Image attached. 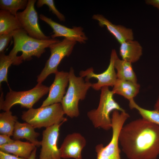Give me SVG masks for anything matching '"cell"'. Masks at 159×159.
Instances as JSON below:
<instances>
[{
    "instance_id": "obj_23",
    "label": "cell",
    "mask_w": 159,
    "mask_h": 159,
    "mask_svg": "<svg viewBox=\"0 0 159 159\" xmlns=\"http://www.w3.org/2000/svg\"><path fill=\"white\" fill-rule=\"evenodd\" d=\"M27 0H0L1 10L8 11L16 16L19 10H24L28 3Z\"/></svg>"
},
{
    "instance_id": "obj_3",
    "label": "cell",
    "mask_w": 159,
    "mask_h": 159,
    "mask_svg": "<svg viewBox=\"0 0 159 159\" xmlns=\"http://www.w3.org/2000/svg\"><path fill=\"white\" fill-rule=\"evenodd\" d=\"M69 78L68 89L61 103L65 114L72 118L79 115V102L85 99L92 83L84 80L83 77L76 76L72 67L69 72Z\"/></svg>"
},
{
    "instance_id": "obj_7",
    "label": "cell",
    "mask_w": 159,
    "mask_h": 159,
    "mask_svg": "<svg viewBox=\"0 0 159 159\" xmlns=\"http://www.w3.org/2000/svg\"><path fill=\"white\" fill-rule=\"evenodd\" d=\"M128 118L127 115L123 112L115 111L111 115L112 135L108 144L104 146L102 144L95 148L97 159H121L120 150L119 147V136L121 129Z\"/></svg>"
},
{
    "instance_id": "obj_18",
    "label": "cell",
    "mask_w": 159,
    "mask_h": 159,
    "mask_svg": "<svg viewBox=\"0 0 159 159\" xmlns=\"http://www.w3.org/2000/svg\"><path fill=\"white\" fill-rule=\"evenodd\" d=\"M36 147L31 143L15 140L10 144L0 146V150L28 159Z\"/></svg>"
},
{
    "instance_id": "obj_19",
    "label": "cell",
    "mask_w": 159,
    "mask_h": 159,
    "mask_svg": "<svg viewBox=\"0 0 159 159\" xmlns=\"http://www.w3.org/2000/svg\"><path fill=\"white\" fill-rule=\"evenodd\" d=\"M140 87L137 83L117 79L112 91L114 94L121 95L129 101L138 94Z\"/></svg>"
},
{
    "instance_id": "obj_15",
    "label": "cell",
    "mask_w": 159,
    "mask_h": 159,
    "mask_svg": "<svg viewBox=\"0 0 159 159\" xmlns=\"http://www.w3.org/2000/svg\"><path fill=\"white\" fill-rule=\"evenodd\" d=\"M92 18L98 21L100 26H106L120 44L128 40H134L133 32L131 29L121 25L113 24L101 14H94Z\"/></svg>"
},
{
    "instance_id": "obj_8",
    "label": "cell",
    "mask_w": 159,
    "mask_h": 159,
    "mask_svg": "<svg viewBox=\"0 0 159 159\" xmlns=\"http://www.w3.org/2000/svg\"><path fill=\"white\" fill-rule=\"evenodd\" d=\"M76 43L64 38L50 45L49 48L51 54L44 68L37 77L38 83H42L49 75L58 71L57 68L60 62L65 57L70 55Z\"/></svg>"
},
{
    "instance_id": "obj_27",
    "label": "cell",
    "mask_w": 159,
    "mask_h": 159,
    "mask_svg": "<svg viewBox=\"0 0 159 159\" xmlns=\"http://www.w3.org/2000/svg\"><path fill=\"white\" fill-rule=\"evenodd\" d=\"M13 38V32L0 34V54L4 51Z\"/></svg>"
},
{
    "instance_id": "obj_4",
    "label": "cell",
    "mask_w": 159,
    "mask_h": 159,
    "mask_svg": "<svg viewBox=\"0 0 159 159\" xmlns=\"http://www.w3.org/2000/svg\"><path fill=\"white\" fill-rule=\"evenodd\" d=\"M64 114L61 103H57L37 109H29L22 112L21 118L35 128H47L67 121Z\"/></svg>"
},
{
    "instance_id": "obj_14",
    "label": "cell",
    "mask_w": 159,
    "mask_h": 159,
    "mask_svg": "<svg viewBox=\"0 0 159 159\" xmlns=\"http://www.w3.org/2000/svg\"><path fill=\"white\" fill-rule=\"evenodd\" d=\"M69 82V72L61 71L55 73L54 80L49 87L48 96L41 107L61 103L66 93V89Z\"/></svg>"
},
{
    "instance_id": "obj_1",
    "label": "cell",
    "mask_w": 159,
    "mask_h": 159,
    "mask_svg": "<svg viewBox=\"0 0 159 159\" xmlns=\"http://www.w3.org/2000/svg\"><path fill=\"white\" fill-rule=\"evenodd\" d=\"M128 159H156L159 155V125L143 118L123 125L119 136Z\"/></svg>"
},
{
    "instance_id": "obj_30",
    "label": "cell",
    "mask_w": 159,
    "mask_h": 159,
    "mask_svg": "<svg viewBox=\"0 0 159 159\" xmlns=\"http://www.w3.org/2000/svg\"><path fill=\"white\" fill-rule=\"evenodd\" d=\"M145 1L146 4L152 5L159 9V0H146Z\"/></svg>"
},
{
    "instance_id": "obj_12",
    "label": "cell",
    "mask_w": 159,
    "mask_h": 159,
    "mask_svg": "<svg viewBox=\"0 0 159 159\" xmlns=\"http://www.w3.org/2000/svg\"><path fill=\"white\" fill-rule=\"evenodd\" d=\"M39 18L49 25L52 29L53 34L51 36L53 39L63 37L68 40L85 44L88 38L83 31V28L80 26H74L70 28L60 24L44 15L41 14Z\"/></svg>"
},
{
    "instance_id": "obj_24",
    "label": "cell",
    "mask_w": 159,
    "mask_h": 159,
    "mask_svg": "<svg viewBox=\"0 0 159 159\" xmlns=\"http://www.w3.org/2000/svg\"><path fill=\"white\" fill-rule=\"evenodd\" d=\"M129 106L131 109L137 110L142 118L159 125V112L158 111L155 110H150L143 108L136 103L134 100L129 102Z\"/></svg>"
},
{
    "instance_id": "obj_26",
    "label": "cell",
    "mask_w": 159,
    "mask_h": 159,
    "mask_svg": "<svg viewBox=\"0 0 159 159\" xmlns=\"http://www.w3.org/2000/svg\"><path fill=\"white\" fill-rule=\"evenodd\" d=\"M44 5H47L49 8V11H52L60 21H65V16L57 9L54 5V0H38L37 1L36 6L37 8L41 7Z\"/></svg>"
},
{
    "instance_id": "obj_25",
    "label": "cell",
    "mask_w": 159,
    "mask_h": 159,
    "mask_svg": "<svg viewBox=\"0 0 159 159\" xmlns=\"http://www.w3.org/2000/svg\"><path fill=\"white\" fill-rule=\"evenodd\" d=\"M14 61L9 54L6 55L4 53L0 54V85L3 82L8 84L7 73L9 67L11 64L14 65Z\"/></svg>"
},
{
    "instance_id": "obj_32",
    "label": "cell",
    "mask_w": 159,
    "mask_h": 159,
    "mask_svg": "<svg viewBox=\"0 0 159 159\" xmlns=\"http://www.w3.org/2000/svg\"><path fill=\"white\" fill-rule=\"evenodd\" d=\"M154 110L159 112V96L155 104Z\"/></svg>"
},
{
    "instance_id": "obj_9",
    "label": "cell",
    "mask_w": 159,
    "mask_h": 159,
    "mask_svg": "<svg viewBox=\"0 0 159 159\" xmlns=\"http://www.w3.org/2000/svg\"><path fill=\"white\" fill-rule=\"evenodd\" d=\"M36 0H29L23 11L18 12L16 16L22 28L33 38L41 40L47 39L51 37L46 36L41 29L38 22V14L34 7Z\"/></svg>"
},
{
    "instance_id": "obj_16",
    "label": "cell",
    "mask_w": 159,
    "mask_h": 159,
    "mask_svg": "<svg viewBox=\"0 0 159 159\" xmlns=\"http://www.w3.org/2000/svg\"><path fill=\"white\" fill-rule=\"evenodd\" d=\"M35 128L27 122L21 123L17 121L16 123L13 135V138L15 140L25 139L34 144L37 147L41 146V141L37 139L39 135V133L36 132Z\"/></svg>"
},
{
    "instance_id": "obj_6",
    "label": "cell",
    "mask_w": 159,
    "mask_h": 159,
    "mask_svg": "<svg viewBox=\"0 0 159 159\" xmlns=\"http://www.w3.org/2000/svg\"><path fill=\"white\" fill-rule=\"evenodd\" d=\"M49 87L42 83H38L33 88L27 91H16L10 88L4 100L2 93L0 102V109L6 111L10 110L11 107L16 104L21 107L29 109L32 108L33 105L49 91Z\"/></svg>"
},
{
    "instance_id": "obj_22",
    "label": "cell",
    "mask_w": 159,
    "mask_h": 159,
    "mask_svg": "<svg viewBox=\"0 0 159 159\" xmlns=\"http://www.w3.org/2000/svg\"><path fill=\"white\" fill-rule=\"evenodd\" d=\"M16 116L13 115L10 110L0 114V133L13 136L14 126L18 121Z\"/></svg>"
},
{
    "instance_id": "obj_28",
    "label": "cell",
    "mask_w": 159,
    "mask_h": 159,
    "mask_svg": "<svg viewBox=\"0 0 159 159\" xmlns=\"http://www.w3.org/2000/svg\"><path fill=\"white\" fill-rule=\"evenodd\" d=\"M10 136L6 135H0V146L10 144L14 140L11 139Z\"/></svg>"
},
{
    "instance_id": "obj_29",
    "label": "cell",
    "mask_w": 159,
    "mask_h": 159,
    "mask_svg": "<svg viewBox=\"0 0 159 159\" xmlns=\"http://www.w3.org/2000/svg\"><path fill=\"white\" fill-rule=\"evenodd\" d=\"M0 159H26L0 150Z\"/></svg>"
},
{
    "instance_id": "obj_13",
    "label": "cell",
    "mask_w": 159,
    "mask_h": 159,
    "mask_svg": "<svg viewBox=\"0 0 159 159\" xmlns=\"http://www.w3.org/2000/svg\"><path fill=\"white\" fill-rule=\"evenodd\" d=\"M86 143L85 138L79 133L68 135L59 148L61 158L82 159V151Z\"/></svg>"
},
{
    "instance_id": "obj_31",
    "label": "cell",
    "mask_w": 159,
    "mask_h": 159,
    "mask_svg": "<svg viewBox=\"0 0 159 159\" xmlns=\"http://www.w3.org/2000/svg\"><path fill=\"white\" fill-rule=\"evenodd\" d=\"M37 148L36 147L32 152L30 156L28 159H36Z\"/></svg>"
},
{
    "instance_id": "obj_20",
    "label": "cell",
    "mask_w": 159,
    "mask_h": 159,
    "mask_svg": "<svg viewBox=\"0 0 159 159\" xmlns=\"http://www.w3.org/2000/svg\"><path fill=\"white\" fill-rule=\"evenodd\" d=\"M114 66L116 70L117 78L137 83V78L132 63L120 59L117 55L114 60Z\"/></svg>"
},
{
    "instance_id": "obj_17",
    "label": "cell",
    "mask_w": 159,
    "mask_h": 159,
    "mask_svg": "<svg viewBox=\"0 0 159 159\" xmlns=\"http://www.w3.org/2000/svg\"><path fill=\"white\" fill-rule=\"evenodd\" d=\"M120 55L122 59L131 63L135 62L143 54V48L136 41L129 40L120 44Z\"/></svg>"
},
{
    "instance_id": "obj_10",
    "label": "cell",
    "mask_w": 159,
    "mask_h": 159,
    "mask_svg": "<svg viewBox=\"0 0 159 159\" xmlns=\"http://www.w3.org/2000/svg\"><path fill=\"white\" fill-rule=\"evenodd\" d=\"M117 56L115 50L112 49L109 65L106 69L102 73L99 74L95 73L93 68L90 67L85 70L80 71V76L85 77V80L87 81H89L92 78L96 79L97 82L92 83L91 87L96 90H101L102 87L105 86L113 87L117 79L114 66V60Z\"/></svg>"
},
{
    "instance_id": "obj_5",
    "label": "cell",
    "mask_w": 159,
    "mask_h": 159,
    "mask_svg": "<svg viewBox=\"0 0 159 159\" xmlns=\"http://www.w3.org/2000/svg\"><path fill=\"white\" fill-rule=\"evenodd\" d=\"M99 104L96 109L90 110L87 116L95 128H101L108 130L112 128L110 115L114 110L120 112L125 110L114 100L113 94L107 86L101 89Z\"/></svg>"
},
{
    "instance_id": "obj_11",
    "label": "cell",
    "mask_w": 159,
    "mask_h": 159,
    "mask_svg": "<svg viewBox=\"0 0 159 159\" xmlns=\"http://www.w3.org/2000/svg\"><path fill=\"white\" fill-rule=\"evenodd\" d=\"M64 122L55 124L43 131L39 159H62L57 142L60 127Z\"/></svg>"
},
{
    "instance_id": "obj_21",
    "label": "cell",
    "mask_w": 159,
    "mask_h": 159,
    "mask_svg": "<svg viewBox=\"0 0 159 159\" xmlns=\"http://www.w3.org/2000/svg\"><path fill=\"white\" fill-rule=\"evenodd\" d=\"M22 29L16 16L9 11L0 10V34L8 33Z\"/></svg>"
},
{
    "instance_id": "obj_2",
    "label": "cell",
    "mask_w": 159,
    "mask_h": 159,
    "mask_svg": "<svg viewBox=\"0 0 159 159\" xmlns=\"http://www.w3.org/2000/svg\"><path fill=\"white\" fill-rule=\"evenodd\" d=\"M13 38L14 46L9 54L16 57L18 52H21L20 57L24 61L29 60L32 56L39 58L45 52L46 48L60 41L51 38L45 40L37 39L30 36L23 29L13 31Z\"/></svg>"
}]
</instances>
